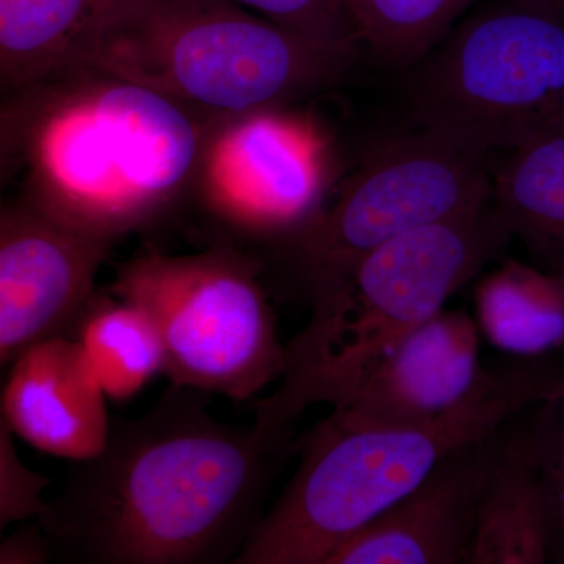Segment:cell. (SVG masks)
Instances as JSON below:
<instances>
[{
    "instance_id": "obj_1",
    "label": "cell",
    "mask_w": 564,
    "mask_h": 564,
    "mask_svg": "<svg viewBox=\"0 0 564 564\" xmlns=\"http://www.w3.org/2000/svg\"><path fill=\"white\" fill-rule=\"evenodd\" d=\"M202 395L172 384L147 414L111 423L101 454L44 502L51 543L87 563H234L293 444L218 422Z\"/></svg>"
},
{
    "instance_id": "obj_2",
    "label": "cell",
    "mask_w": 564,
    "mask_h": 564,
    "mask_svg": "<svg viewBox=\"0 0 564 564\" xmlns=\"http://www.w3.org/2000/svg\"><path fill=\"white\" fill-rule=\"evenodd\" d=\"M210 124L137 82L70 66L0 99V151L21 203L113 245L187 191Z\"/></svg>"
},
{
    "instance_id": "obj_3",
    "label": "cell",
    "mask_w": 564,
    "mask_h": 564,
    "mask_svg": "<svg viewBox=\"0 0 564 564\" xmlns=\"http://www.w3.org/2000/svg\"><path fill=\"white\" fill-rule=\"evenodd\" d=\"M560 375L534 359L489 369L466 403L422 425L350 429L328 415L293 445L295 474L234 563L328 564L445 456L544 399Z\"/></svg>"
},
{
    "instance_id": "obj_4",
    "label": "cell",
    "mask_w": 564,
    "mask_h": 564,
    "mask_svg": "<svg viewBox=\"0 0 564 564\" xmlns=\"http://www.w3.org/2000/svg\"><path fill=\"white\" fill-rule=\"evenodd\" d=\"M511 236L492 198L370 252L343 299L285 344L276 389L256 403L259 432L292 443L315 404L343 406L377 364L502 254Z\"/></svg>"
},
{
    "instance_id": "obj_5",
    "label": "cell",
    "mask_w": 564,
    "mask_h": 564,
    "mask_svg": "<svg viewBox=\"0 0 564 564\" xmlns=\"http://www.w3.org/2000/svg\"><path fill=\"white\" fill-rule=\"evenodd\" d=\"M352 54L232 0H121L73 66L137 82L215 122L323 90Z\"/></svg>"
},
{
    "instance_id": "obj_6",
    "label": "cell",
    "mask_w": 564,
    "mask_h": 564,
    "mask_svg": "<svg viewBox=\"0 0 564 564\" xmlns=\"http://www.w3.org/2000/svg\"><path fill=\"white\" fill-rule=\"evenodd\" d=\"M410 96L422 129L488 154L564 128V9L475 11L419 62Z\"/></svg>"
},
{
    "instance_id": "obj_7",
    "label": "cell",
    "mask_w": 564,
    "mask_h": 564,
    "mask_svg": "<svg viewBox=\"0 0 564 564\" xmlns=\"http://www.w3.org/2000/svg\"><path fill=\"white\" fill-rule=\"evenodd\" d=\"M261 274V263L232 248L150 251L122 263L111 295L150 314L170 383L247 402L278 381L285 364Z\"/></svg>"
},
{
    "instance_id": "obj_8",
    "label": "cell",
    "mask_w": 564,
    "mask_h": 564,
    "mask_svg": "<svg viewBox=\"0 0 564 564\" xmlns=\"http://www.w3.org/2000/svg\"><path fill=\"white\" fill-rule=\"evenodd\" d=\"M491 196L488 152L429 129L378 148L332 206L282 240L311 315L339 302L359 263L381 245Z\"/></svg>"
},
{
    "instance_id": "obj_9",
    "label": "cell",
    "mask_w": 564,
    "mask_h": 564,
    "mask_svg": "<svg viewBox=\"0 0 564 564\" xmlns=\"http://www.w3.org/2000/svg\"><path fill=\"white\" fill-rule=\"evenodd\" d=\"M332 173L322 129L281 107L212 122L196 180L220 220L285 240L325 207Z\"/></svg>"
},
{
    "instance_id": "obj_10",
    "label": "cell",
    "mask_w": 564,
    "mask_h": 564,
    "mask_svg": "<svg viewBox=\"0 0 564 564\" xmlns=\"http://www.w3.org/2000/svg\"><path fill=\"white\" fill-rule=\"evenodd\" d=\"M110 248L24 203L0 207V372L33 344L74 329Z\"/></svg>"
},
{
    "instance_id": "obj_11",
    "label": "cell",
    "mask_w": 564,
    "mask_h": 564,
    "mask_svg": "<svg viewBox=\"0 0 564 564\" xmlns=\"http://www.w3.org/2000/svg\"><path fill=\"white\" fill-rule=\"evenodd\" d=\"M480 339L474 314L444 307L397 344L329 417L350 429H391L452 413L488 377Z\"/></svg>"
},
{
    "instance_id": "obj_12",
    "label": "cell",
    "mask_w": 564,
    "mask_h": 564,
    "mask_svg": "<svg viewBox=\"0 0 564 564\" xmlns=\"http://www.w3.org/2000/svg\"><path fill=\"white\" fill-rule=\"evenodd\" d=\"M494 433L445 456L413 491L340 545L328 564H469Z\"/></svg>"
},
{
    "instance_id": "obj_13",
    "label": "cell",
    "mask_w": 564,
    "mask_h": 564,
    "mask_svg": "<svg viewBox=\"0 0 564 564\" xmlns=\"http://www.w3.org/2000/svg\"><path fill=\"white\" fill-rule=\"evenodd\" d=\"M107 395L79 344L68 333L33 344L14 359L0 404L14 436L74 463L96 458L109 441Z\"/></svg>"
},
{
    "instance_id": "obj_14",
    "label": "cell",
    "mask_w": 564,
    "mask_h": 564,
    "mask_svg": "<svg viewBox=\"0 0 564 564\" xmlns=\"http://www.w3.org/2000/svg\"><path fill=\"white\" fill-rule=\"evenodd\" d=\"M524 411L494 433L469 564L551 562L547 494Z\"/></svg>"
},
{
    "instance_id": "obj_15",
    "label": "cell",
    "mask_w": 564,
    "mask_h": 564,
    "mask_svg": "<svg viewBox=\"0 0 564 564\" xmlns=\"http://www.w3.org/2000/svg\"><path fill=\"white\" fill-rule=\"evenodd\" d=\"M121 0H0V99L79 61Z\"/></svg>"
},
{
    "instance_id": "obj_16",
    "label": "cell",
    "mask_w": 564,
    "mask_h": 564,
    "mask_svg": "<svg viewBox=\"0 0 564 564\" xmlns=\"http://www.w3.org/2000/svg\"><path fill=\"white\" fill-rule=\"evenodd\" d=\"M492 169V202L536 267L564 272V128L527 141Z\"/></svg>"
},
{
    "instance_id": "obj_17",
    "label": "cell",
    "mask_w": 564,
    "mask_h": 564,
    "mask_svg": "<svg viewBox=\"0 0 564 564\" xmlns=\"http://www.w3.org/2000/svg\"><path fill=\"white\" fill-rule=\"evenodd\" d=\"M474 318L486 343L514 358L564 350V272L508 259L475 285Z\"/></svg>"
},
{
    "instance_id": "obj_18",
    "label": "cell",
    "mask_w": 564,
    "mask_h": 564,
    "mask_svg": "<svg viewBox=\"0 0 564 564\" xmlns=\"http://www.w3.org/2000/svg\"><path fill=\"white\" fill-rule=\"evenodd\" d=\"M76 336L107 399L126 402L165 373V350L158 326L140 306L93 293L77 321Z\"/></svg>"
},
{
    "instance_id": "obj_19",
    "label": "cell",
    "mask_w": 564,
    "mask_h": 564,
    "mask_svg": "<svg viewBox=\"0 0 564 564\" xmlns=\"http://www.w3.org/2000/svg\"><path fill=\"white\" fill-rule=\"evenodd\" d=\"M475 0H345L356 43L391 65H413L437 46Z\"/></svg>"
},
{
    "instance_id": "obj_20",
    "label": "cell",
    "mask_w": 564,
    "mask_h": 564,
    "mask_svg": "<svg viewBox=\"0 0 564 564\" xmlns=\"http://www.w3.org/2000/svg\"><path fill=\"white\" fill-rule=\"evenodd\" d=\"M551 514V562L564 564V370L544 399L525 408Z\"/></svg>"
},
{
    "instance_id": "obj_21",
    "label": "cell",
    "mask_w": 564,
    "mask_h": 564,
    "mask_svg": "<svg viewBox=\"0 0 564 564\" xmlns=\"http://www.w3.org/2000/svg\"><path fill=\"white\" fill-rule=\"evenodd\" d=\"M2 380L0 377V388ZM13 437L0 404V563H9L10 527L39 518L50 486V478L22 462Z\"/></svg>"
},
{
    "instance_id": "obj_22",
    "label": "cell",
    "mask_w": 564,
    "mask_h": 564,
    "mask_svg": "<svg viewBox=\"0 0 564 564\" xmlns=\"http://www.w3.org/2000/svg\"><path fill=\"white\" fill-rule=\"evenodd\" d=\"M267 20L276 22L326 46L355 52L356 39L345 0H232Z\"/></svg>"
},
{
    "instance_id": "obj_23",
    "label": "cell",
    "mask_w": 564,
    "mask_h": 564,
    "mask_svg": "<svg viewBox=\"0 0 564 564\" xmlns=\"http://www.w3.org/2000/svg\"><path fill=\"white\" fill-rule=\"evenodd\" d=\"M7 181H9V173H7L6 159H3L2 151H0V207L6 204L3 191H6Z\"/></svg>"
},
{
    "instance_id": "obj_24",
    "label": "cell",
    "mask_w": 564,
    "mask_h": 564,
    "mask_svg": "<svg viewBox=\"0 0 564 564\" xmlns=\"http://www.w3.org/2000/svg\"><path fill=\"white\" fill-rule=\"evenodd\" d=\"M522 2L534 3V6L552 7V9H564V0H522Z\"/></svg>"
}]
</instances>
